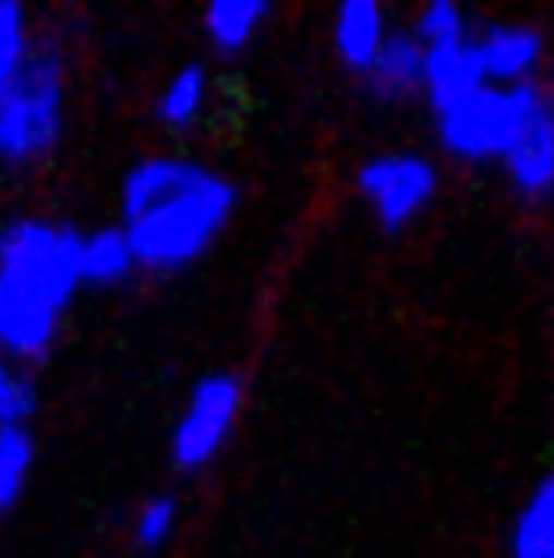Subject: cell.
<instances>
[{
	"label": "cell",
	"mask_w": 554,
	"mask_h": 558,
	"mask_svg": "<svg viewBox=\"0 0 554 558\" xmlns=\"http://www.w3.org/2000/svg\"><path fill=\"white\" fill-rule=\"evenodd\" d=\"M363 82H368L371 98H380V102H387V107L420 98V82H424V46H420L408 29H392L387 33L384 49H380L375 62L368 65Z\"/></svg>",
	"instance_id": "obj_10"
},
{
	"label": "cell",
	"mask_w": 554,
	"mask_h": 558,
	"mask_svg": "<svg viewBox=\"0 0 554 558\" xmlns=\"http://www.w3.org/2000/svg\"><path fill=\"white\" fill-rule=\"evenodd\" d=\"M0 363H4V347H0Z\"/></svg>",
	"instance_id": "obj_21"
},
{
	"label": "cell",
	"mask_w": 554,
	"mask_h": 558,
	"mask_svg": "<svg viewBox=\"0 0 554 558\" xmlns=\"http://www.w3.org/2000/svg\"><path fill=\"white\" fill-rule=\"evenodd\" d=\"M534 82L526 86H481L457 107L436 114V143L441 151L461 163H502L514 135L522 131L530 110Z\"/></svg>",
	"instance_id": "obj_4"
},
{
	"label": "cell",
	"mask_w": 554,
	"mask_h": 558,
	"mask_svg": "<svg viewBox=\"0 0 554 558\" xmlns=\"http://www.w3.org/2000/svg\"><path fill=\"white\" fill-rule=\"evenodd\" d=\"M208 102H213V78H208V70L188 62L159 86V94H155V119H159V126H168V131H188V126H196L204 119Z\"/></svg>",
	"instance_id": "obj_13"
},
{
	"label": "cell",
	"mask_w": 554,
	"mask_h": 558,
	"mask_svg": "<svg viewBox=\"0 0 554 558\" xmlns=\"http://www.w3.org/2000/svg\"><path fill=\"white\" fill-rule=\"evenodd\" d=\"M269 21V4L265 0H216L204 9V37L216 53H245L257 41V29Z\"/></svg>",
	"instance_id": "obj_14"
},
{
	"label": "cell",
	"mask_w": 554,
	"mask_h": 558,
	"mask_svg": "<svg viewBox=\"0 0 554 558\" xmlns=\"http://www.w3.org/2000/svg\"><path fill=\"white\" fill-rule=\"evenodd\" d=\"M481 86H490V82H485V70H481L473 37L453 41V46L424 49V82H420V94L429 98V107L436 110V114L448 107H457L469 94H478Z\"/></svg>",
	"instance_id": "obj_9"
},
{
	"label": "cell",
	"mask_w": 554,
	"mask_h": 558,
	"mask_svg": "<svg viewBox=\"0 0 554 558\" xmlns=\"http://www.w3.org/2000/svg\"><path fill=\"white\" fill-rule=\"evenodd\" d=\"M387 33H392V21L380 0H347L330 21V46L339 53V62L363 78L375 53L384 49Z\"/></svg>",
	"instance_id": "obj_11"
},
{
	"label": "cell",
	"mask_w": 554,
	"mask_h": 558,
	"mask_svg": "<svg viewBox=\"0 0 554 558\" xmlns=\"http://www.w3.org/2000/svg\"><path fill=\"white\" fill-rule=\"evenodd\" d=\"M502 168H506V180L522 201L554 196V82H534L526 123L509 143Z\"/></svg>",
	"instance_id": "obj_7"
},
{
	"label": "cell",
	"mask_w": 554,
	"mask_h": 558,
	"mask_svg": "<svg viewBox=\"0 0 554 558\" xmlns=\"http://www.w3.org/2000/svg\"><path fill=\"white\" fill-rule=\"evenodd\" d=\"M176 530H180V501L168 494L147 497L135 510V518H131V538H135V546L143 555L168 550L171 538H176Z\"/></svg>",
	"instance_id": "obj_18"
},
{
	"label": "cell",
	"mask_w": 554,
	"mask_h": 558,
	"mask_svg": "<svg viewBox=\"0 0 554 558\" xmlns=\"http://www.w3.org/2000/svg\"><path fill=\"white\" fill-rule=\"evenodd\" d=\"M37 469V440L29 428H0V518L21 506Z\"/></svg>",
	"instance_id": "obj_16"
},
{
	"label": "cell",
	"mask_w": 554,
	"mask_h": 558,
	"mask_svg": "<svg viewBox=\"0 0 554 558\" xmlns=\"http://www.w3.org/2000/svg\"><path fill=\"white\" fill-rule=\"evenodd\" d=\"M509 550L514 558H554V469L526 497L509 534Z\"/></svg>",
	"instance_id": "obj_15"
},
{
	"label": "cell",
	"mask_w": 554,
	"mask_h": 558,
	"mask_svg": "<svg viewBox=\"0 0 554 558\" xmlns=\"http://www.w3.org/2000/svg\"><path fill=\"white\" fill-rule=\"evenodd\" d=\"M70 74L58 46H37L29 65L0 94V168H41L65 135Z\"/></svg>",
	"instance_id": "obj_3"
},
{
	"label": "cell",
	"mask_w": 554,
	"mask_h": 558,
	"mask_svg": "<svg viewBox=\"0 0 554 558\" xmlns=\"http://www.w3.org/2000/svg\"><path fill=\"white\" fill-rule=\"evenodd\" d=\"M37 416V384L25 367L0 363V428H29Z\"/></svg>",
	"instance_id": "obj_20"
},
{
	"label": "cell",
	"mask_w": 554,
	"mask_h": 558,
	"mask_svg": "<svg viewBox=\"0 0 554 558\" xmlns=\"http://www.w3.org/2000/svg\"><path fill=\"white\" fill-rule=\"evenodd\" d=\"M237 213V187L188 156H147L119 187V229L143 274H180L220 241Z\"/></svg>",
	"instance_id": "obj_1"
},
{
	"label": "cell",
	"mask_w": 554,
	"mask_h": 558,
	"mask_svg": "<svg viewBox=\"0 0 554 558\" xmlns=\"http://www.w3.org/2000/svg\"><path fill=\"white\" fill-rule=\"evenodd\" d=\"M245 408V384L232 372H213L196 379L180 416L171 424V465L201 473L225 452Z\"/></svg>",
	"instance_id": "obj_5"
},
{
	"label": "cell",
	"mask_w": 554,
	"mask_h": 558,
	"mask_svg": "<svg viewBox=\"0 0 554 558\" xmlns=\"http://www.w3.org/2000/svg\"><path fill=\"white\" fill-rule=\"evenodd\" d=\"M490 86H526L539 82L546 65V37L526 21H493L473 37Z\"/></svg>",
	"instance_id": "obj_8"
},
{
	"label": "cell",
	"mask_w": 554,
	"mask_h": 558,
	"mask_svg": "<svg viewBox=\"0 0 554 558\" xmlns=\"http://www.w3.org/2000/svg\"><path fill=\"white\" fill-rule=\"evenodd\" d=\"M33 49H37V37H33L29 13L16 0H0V94L29 65Z\"/></svg>",
	"instance_id": "obj_17"
},
{
	"label": "cell",
	"mask_w": 554,
	"mask_h": 558,
	"mask_svg": "<svg viewBox=\"0 0 554 558\" xmlns=\"http://www.w3.org/2000/svg\"><path fill=\"white\" fill-rule=\"evenodd\" d=\"M74 225L16 217L0 229V347L16 367L53 351L62 318L82 290Z\"/></svg>",
	"instance_id": "obj_2"
},
{
	"label": "cell",
	"mask_w": 554,
	"mask_h": 558,
	"mask_svg": "<svg viewBox=\"0 0 554 558\" xmlns=\"http://www.w3.org/2000/svg\"><path fill=\"white\" fill-rule=\"evenodd\" d=\"M77 269H82V290H119L138 274L135 253L127 245L119 225H103L94 233H82L77 241Z\"/></svg>",
	"instance_id": "obj_12"
},
{
	"label": "cell",
	"mask_w": 554,
	"mask_h": 558,
	"mask_svg": "<svg viewBox=\"0 0 554 558\" xmlns=\"http://www.w3.org/2000/svg\"><path fill=\"white\" fill-rule=\"evenodd\" d=\"M416 41L424 49L432 46H453V41H465V37H473L469 33V13H465L461 4H453V0H429L416 21L408 25Z\"/></svg>",
	"instance_id": "obj_19"
},
{
	"label": "cell",
	"mask_w": 554,
	"mask_h": 558,
	"mask_svg": "<svg viewBox=\"0 0 554 558\" xmlns=\"http://www.w3.org/2000/svg\"><path fill=\"white\" fill-rule=\"evenodd\" d=\"M354 184L387 233H404L436 201L441 171L416 151H387V156L368 159L354 175Z\"/></svg>",
	"instance_id": "obj_6"
}]
</instances>
